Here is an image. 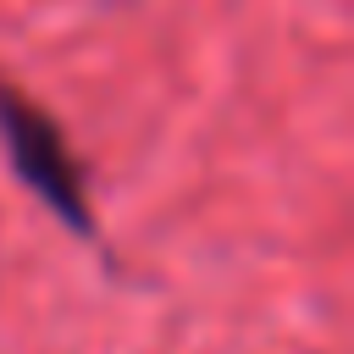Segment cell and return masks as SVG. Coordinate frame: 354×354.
Listing matches in <instances>:
<instances>
[{
  "instance_id": "6da1fadb",
  "label": "cell",
  "mask_w": 354,
  "mask_h": 354,
  "mask_svg": "<svg viewBox=\"0 0 354 354\" xmlns=\"http://www.w3.org/2000/svg\"><path fill=\"white\" fill-rule=\"evenodd\" d=\"M0 138H6V155H11L17 177L33 188V199L50 205L77 238H88L94 232V210L83 199V171H77L61 127L6 83H0Z\"/></svg>"
}]
</instances>
